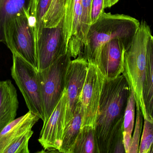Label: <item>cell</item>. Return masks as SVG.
<instances>
[{
    "label": "cell",
    "instance_id": "cell-14",
    "mask_svg": "<svg viewBox=\"0 0 153 153\" xmlns=\"http://www.w3.org/2000/svg\"><path fill=\"white\" fill-rule=\"evenodd\" d=\"M32 0H0V43L5 36L12 20L17 14L30 11Z\"/></svg>",
    "mask_w": 153,
    "mask_h": 153
},
{
    "label": "cell",
    "instance_id": "cell-19",
    "mask_svg": "<svg viewBox=\"0 0 153 153\" xmlns=\"http://www.w3.org/2000/svg\"><path fill=\"white\" fill-rule=\"evenodd\" d=\"M52 0H32L30 14L33 21L37 42L43 28L45 27L44 19L50 6Z\"/></svg>",
    "mask_w": 153,
    "mask_h": 153
},
{
    "label": "cell",
    "instance_id": "cell-28",
    "mask_svg": "<svg viewBox=\"0 0 153 153\" xmlns=\"http://www.w3.org/2000/svg\"><path fill=\"white\" fill-rule=\"evenodd\" d=\"M149 153H153V143L152 145V147H151V149H150Z\"/></svg>",
    "mask_w": 153,
    "mask_h": 153
},
{
    "label": "cell",
    "instance_id": "cell-16",
    "mask_svg": "<svg viewBox=\"0 0 153 153\" xmlns=\"http://www.w3.org/2000/svg\"><path fill=\"white\" fill-rule=\"evenodd\" d=\"M147 66L144 101L146 114L153 122V36H151L147 47Z\"/></svg>",
    "mask_w": 153,
    "mask_h": 153
},
{
    "label": "cell",
    "instance_id": "cell-18",
    "mask_svg": "<svg viewBox=\"0 0 153 153\" xmlns=\"http://www.w3.org/2000/svg\"><path fill=\"white\" fill-rule=\"evenodd\" d=\"M135 98L133 90H131L125 110L123 121V138L126 153H128L132 142V134L134 125L135 116Z\"/></svg>",
    "mask_w": 153,
    "mask_h": 153
},
{
    "label": "cell",
    "instance_id": "cell-3",
    "mask_svg": "<svg viewBox=\"0 0 153 153\" xmlns=\"http://www.w3.org/2000/svg\"><path fill=\"white\" fill-rule=\"evenodd\" d=\"M152 35L151 28L142 20L132 44L124 53L122 73L134 91L136 105L141 110L143 119L151 121L146 114L143 95L147 72V44Z\"/></svg>",
    "mask_w": 153,
    "mask_h": 153
},
{
    "label": "cell",
    "instance_id": "cell-21",
    "mask_svg": "<svg viewBox=\"0 0 153 153\" xmlns=\"http://www.w3.org/2000/svg\"><path fill=\"white\" fill-rule=\"evenodd\" d=\"M34 132L28 130L13 141L3 153H29V142Z\"/></svg>",
    "mask_w": 153,
    "mask_h": 153
},
{
    "label": "cell",
    "instance_id": "cell-20",
    "mask_svg": "<svg viewBox=\"0 0 153 153\" xmlns=\"http://www.w3.org/2000/svg\"><path fill=\"white\" fill-rule=\"evenodd\" d=\"M68 0H52L44 19L45 27L53 28L57 26L63 19Z\"/></svg>",
    "mask_w": 153,
    "mask_h": 153
},
{
    "label": "cell",
    "instance_id": "cell-2",
    "mask_svg": "<svg viewBox=\"0 0 153 153\" xmlns=\"http://www.w3.org/2000/svg\"><path fill=\"white\" fill-rule=\"evenodd\" d=\"M140 25L138 20L131 16L104 12L90 26L85 44L79 55L88 63L96 66L101 48L115 39L123 43L126 50L132 44Z\"/></svg>",
    "mask_w": 153,
    "mask_h": 153
},
{
    "label": "cell",
    "instance_id": "cell-17",
    "mask_svg": "<svg viewBox=\"0 0 153 153\" xmlns=\"http://www.w3.org/2000/svg\"><path fill=\"white\" fill-rule=\"evenodd\" d=\"M71 153H100L94 127L85 125L81 128Z\"/></svg>",
    "mask_w": 153,
    "mask_h": 153
},
{
    "label": "cell",
    "instance_id": "cell-23",
    "mask_svg": "<svg viewBox=\"0 0 153 153\" xmlns=\"http://www.w3.org/2000/svg\"><path fill=\"white\" fill-rule=\"evenodd\" d=\"M143 119V129L138 153H149L153 143V122Z\"/></svg>",
    "mask_w": 153,
    "mask_h": 153
},
{
    "label": "cell",
    "instance_id": "cell-15",
    "mask_svg": "<svg viewBox=\"0 0 153 153\" xmlns=\"http://www.w3.org/2000/svg\"><path fill=\"white\" fill-rule=\"evenodd\" d=\"M82 125L81 108L78 102L72 119L64 129L62 143L58 149V152L71 153L80 133Z\"/></svg>",
    "mask_w": 153,
    "mask_h": 153
},
{
    "label": "cell",
    "instance_id": "cell-4",
    "mask_svg": "<svg viewBox=\"0 0 153 153\" xmlns=\"http://www.w3.org/2000/svg\"><path fill=\"white\" fill-rule=\"evenodd\" d=\"M69 51L47 68L38 71L39 81L44 109L43 125L47 122L65 89V78L71 63Z\"/></svg>",
    "mask_w": 153,
    "mask_h": 153
},
{
    "label": "cell",
    "instance_id": "cell-9",
    "mask_svg": "<svg viewBox=\"0 0 153 153\" xmlns=\"http://www.w3.org/2000/svg\"><path fill=\"white\" fill-rule=\"evenodd\" d=\"M88 66L87 61L79 55L74 60L71 61L68 66L65 78L67 103L64 124V129L73 117L85 82Z\"/></svg>",
    "mask_w": 153,
    "mask_h": 153
},
{
    "label": "cell",
    "instance_id": "cell-27",
    "mask_svg": "<svg viewBox=\"0 0 153 153\" xmlns=\"http://www.w3.org/2000/svg\"><path fill=\"white\" fill-rule=\"evenodd\" d=\"M119 0H104L105 8H110L111 6L116 4Z\"/></svg>",
    "mask_w": 153,
    "mask_h": 153
},
{
    "label": "cell",
    "instance_id": "cell-1",
    "mask_svg": "<svg viewBox=\"0 0 153 153\" xmlns=\"http://www.w3.org/2000/svg\"><path fill=\"white\" fill-rule=\"evenodd\" d=\"M130 92L123 75L114 79H104L94 127L100 153H109L112 139L123 127Z\"/></svg>",
    "mask_w": 153,
    "mask_h": 153
},
{
    "label": "cell",
    "instance_id": "cell-22",
    "mask_svg": "<svg viewBox=\"0 0 153 153\" xmlns=\"http://www.w3.org/2000/svg\"><path fill=\"white\" fill-rule=\"evenodd\" d=\"M92 0H82V14L81 19V41L84 46L87 32L91 25V6Z\"/></svg>",
    "mask_w": 153,
    "mask_h": 153
},
{
    "label": "cell",
    "instance_id": "cell-6",
    "mask_svg": "<svg viewBox=\"0 0 153 153\" xmlns=\"http://www.w3.org/2000/svg\"><path fill=\"white\" fill-rule=\"evenodd\" d=\"M11 75L22 94L29 111L44 120L38 70L21 57L13 53Z\"/></svg>",
    "mask_w": 153,
    "mask_h": 153
},
{
    "label": "cell",
    "instance_id": "cell-7",
    "mask_svg": "<svg viewBox=\"0 0 153 153\" xmlns=\"http://www.w3.org/2000/svg\"><path fill=\"white\" fill-rule=\"evenodd\" d=\"M38 71L50 66L68 51L65 16L53 28L44 27L36 43Z\"/></svg>",
    "mask_w": 153,
    "mask_h": 153
},
{
    "label": "cell",
    "instance_id": "cell-12",
    "mask_svg": "<svg viewBox=\"0 0 153 153\" xmlns=\"http://www.w3.org/2000/svg\"><path fill=\"white\" fill-rule=\"evenodd\" d=\"M19 106L17 90L11 81H0V132L16 119Z\"/></svg>",
    "mask_w": 153,
    "mask_h": 153
},
{
    "label": "cell",
    "instance_id": "cell-11",
    "mask_svg": "<svg viewBox=\"0 0 153 153\" xmlns=\"http://www.w3.org/2000/svg\"><path fill=\"white\" fill-rule=\"evenodd\" d=\"M125 51L123 43L118 39L107 42L101 48L96 66L105 78L114 79L122 74Z\"/></svg>",
    "mask_w": 153,
    "mask_h": 153
},
{
    "label": "cell",
    "instance_id": "cell-25",
    "mask_svg": "<svg viewBox=\"0 0 153 153\" xmlns=\"http://www.w3.org/2000/svg\"><path fill=\"white\" fill-rule=\"evenodd\" d=\"M126 153L123 138V127L119 130L111 143L109 153Z\"/></svg>",
    "mask_w": 153,
    "mask_h": 153
},
{
    "label": "cell",
    "instance_id": "cell-5",
    "mask_svg": "<svg viewBox=\"0 0 153 153\" xmlns=\"http://www.w3.org/2000/svg\"><path fill=\"white\" fill-rule=\"evenodd\" d=\"M4 44L38 70L36 41L30 11L19 13L12 20Z\"/></svg>",
    "mask_w": 153,
    "mask_h": 153
},
{
    "label": "cell",
    "instance_id": "cell-24",
    "mask_svg": "<svg viewBox=\"0 0 153 153\" xmlns=\"http://www.w3.org/2000/svg\"><path fill=\"white\" fill-rule=\"evenodd\" d=\"M136 119L134 134L132 135L131 146L128 153H138L141 133L143 126V114L139 107L136 106Z\"/></svg>",
    "mask_w": 153,
    "mask_h": 153
},
{
    "label": "cell",
    "instance_id": "cell-13",
    "mask_svg": "<svg viewBox=\"0 0 153 153\" xmlns=\"http://www.w3.org/2000/svg\"><path fill=\"white\" fill-rule=\"evenodd\" d=\"M40 119L36 115L29 111L25 115L8 124L0 132V153L15 139L32 129Z\"/></svg>",
    "mask_w": 153,
    "mask_h": 153
},
{
    "label": "cell",
    "instance_id": "cell-8",
    "mask_svg": "<svg viewBox=\"0 0 153 153\" xmlns=\"http://www.w3.org/2000/svg\"><path fill=\"white\" fill-rule=\"evenodd\" d=\"M104 79L105 77L96 66L89 64L85 82L79 100L82 128L85 125L95 127Z\"/></svg>",
    "mask_w": 153,
    "mask_h": 153
},
{
    "label": "cell",
    "instance_id": "cell-26",
    "mask_svg": "<svg viewBox=\"0 0 153 153\" xmlns=\"http://www.w3.org/2000/svg\"><path fill=\"white\" fill-rule=\"evenodd\" d=\"M104 0H92L91 6V24L94 23L104 13Z\"/></svg>",
    "mask_w": 153,
    "mask_h": 153
},
{
    "label": "cell",
    "instance_id": "cell-10",
    "mask_svg": "<svg viewBox=\"0 0 153 153\" xmlns=\"http://www.w3.org/2000/svg\"><path fill=\"white\" fill-rule=\"evenodd\" d=\"M67 96L65 89L63 94L40 132L38 141L45 151L58 152L62 143L64 128L65 116Z\"/></svg>",
    "mask_w": 153,
    "mask_h": 153
}]
</instances>
